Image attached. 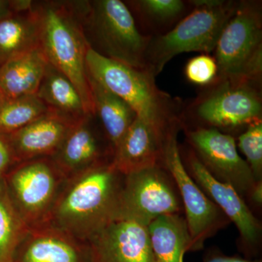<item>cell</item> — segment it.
Returning a JSON list of instances; mask_svg holds the SVG:
<instances>
[{"label": "cell", "mask_w": 262, "mask_h": 262, "mask_svg": "<svg viewBox=\"0 0 262 262\" xmlns=\"http://www.w3.org/2000/svg\"><path fill=\"white\" fill-rule=\"evenodd\" d=\"M123 177L110 160L66 181L47 223L87 244L113 218Z\"/></svg>", "instance_id": "cell-1"}, {"label": "cell", "mask_w": 262, "mask_h": 262, "mask_svg": "<svg viewBox=\"0 0 262 262\" xmlns=\"http://www.w3.org/2000/svg\"><path fill=\"white\" fill-rule=\"evenodd\" d=\"M39 46L48 63L67 76L80 93L88 113L94 115L86 56L91 44L84 29L82 1L36 3Z\"/></svg>", "instance_id": "cell-2"}, {"label": "cell", "mask_w": 262, "mask_h": 262, "mask_svg": "<svg viewBox=\"0 0 262 262\" xmlns=\"http://www.w3.org/2000/svg\"><path fill=\"white\" fill-rule=\"evenodd\" d=\"M86 67L89 75L128 103L138 117L165 132L182 125L183 103L160 90L150 71L110 59L91 46L86 56Z\"/></svg>", "instance_id": "cell-3"}, {"label": "cell", "mask_w": 262, "mask_h": 262, "mask_svg": "<svg viewBox=\"0 0 262 262\" xmlns=\"http://www.w3.org/2000/svg\"><path fill=\"white\" fill-rule=\"evenodd\" d=\"M262 82L216 78L183 104L182 125L214 128L233 136L262 120Z\"/></svg>", "instance_id": "cell-4"}, {"label": "cell", "mask_w": 262, "mask_h": 262, "mask_svg": "<svg viewBox=\"0 0 262 262\" xmlns=\"http://www.w3.org/2000/svg\"><path fill=\"white\" fill-rule=\"evenodd\" d=\"M192 10L170 32L150 39L146 69L157 77L176 56L184 53L211 54L221 32L235 11L237 0H189Z\"/></svg>", "instance_id": "cell-5"}, {"label": "cell", "mask_w": 262, "mask_h": 262, "mask_svg": "<svg viewBox=\"0 0 262 262\" xmlns=\"http://www.w3.org/2000/svg\"><path fill=\"white\" fill-rule=\"evenodd\" d=\"M213 53L217 78L262 82L261 1L239 0Z\"/></svg>", "instance_id": "cell-6"}, {"label": "cell", "mask_w": 262, "mask_h": 262, "mask_svg": "<svg viewBox=\"0 0 262 262\" xmlns=\"http://www.w3.org/2000/svg\"><path fill=\"white\" fill-rule=\"evenodd\" d=\"M84 29L102 56L134 68L146 69L151 37L141 34L130 10L121 0L82 2Z\"/></svg>", "instance_id": "cell-7"}, {"label": "cell", "mask_w": 262, "mask_h": 262, "mask_svg": "<svg viewBox=\"0 0 262 262\" xmlns=\"http://www.w3.org/2000/svg\"><path fill=\"white\" fill-rule=\"evenodd\" d=\"M3 179L12 203L29 228L47 223L67 181L51 158L17 164Z\"/></svg>", "instance_id": "cell-8"}, {"label": "cell", "mask_w": 262, "mask_h": 262, "mask_svg": "<svg viewBox=\"0 0 262 262\" xmlns=\"http://www.w3.org/2000/svg\"><path fill=\"white\" fill-rule=\"evenodd\" d=\"M178 189L162 165L124 176L113 218L127 219L147 226L165 215L180 214Z\"/></svg>", "instance_id": "cell-9"}, {"label": "cell", "mask_w": 262, "mask_h": 262, "mask_svg": "<svg viewBox=\"0 0 262 262\" xmlns=\"http://www.w3.org/2000/svg\"><path fill=\"white\" fill-rule=\"evenodd\" d=\"M180 125L172 127L164 143L163 165L173 179L182 206L191 237L190 251L203 247L205 241L222 223V211L219 209L194 182L183 163L178 142Z\"/></svg>", "instance_id": "cell-10"}, {"label": "cell", "mask_w": 262, "mask_h": 262, "mask_svg": "<svg viewBox=\"0 0 262 262\" xmlns=\"http://www.w3.org/2000/svg\"><path fill=\"white\" fill-rule=\"evenodd\" d=\"M191 149L207 170L241 196H249L256 181L237 151L235 138L214 128L182 125Z\"/></svg>", "instance_id": "cell-11"}, {"label": "cell", "mask_w": 262, "mask_h": 262, "mask_svg": "<svg viewBox=\"0 0 262 262\" xmlns=\"http://www.w3.org/2000/svg\"><path fill=\"white\" fill-rule=\"evenodd\" d=\"M184 155L182 158L187 171L222 213L235 225L246 252L253 255L259 243L261 225L243 196L232 186L215 179L191 148Z\"/></svg>", "instance_id": "cell-12"}, {"label": "cell", "mask_w": 262, "mask_h": 262, "mask_svg": "<svg viewBox=\"0 0 262 262\" xmlns=\"http://www.w3.org/2000/svg\"><path fill=\"white\" fill-rule=\"evenodd\" d=\"M89 262H155L147 226L115 217L87 243Z\"/></svg>", "instance_id": "cell-13"}, {"label": "cell", "mask_w": 262, "mask_h": 262, "mask_svg": "<svg viewBox=\"0 0 262 262\" xmlns=\"http://www.w3.org/2000/svg\"><path fill=\"white\" fill-rule=\"evenodd\" d=\"M13 262H89V248L86 243L46 223L29 229Z\"/></svg>", "instance_id": "cell-14"}, {"label": "cell", "mask_w": 262, "mask_h": 262, "mask_svg": "<svg viewBox=\"0 0 262 262\" xmlns=\"http://www.w3.org/2000/svg\"><path fill=\"white\" fill-rule=\"evenodd\" d=\"M94 115L76 122L51 159L66 180L113 158L95 129Z\"/></svg>", "instance_id": "cell-15"}, {"label": "cell", "mask_w": 262, "mask_h": 262, "mask_svg": "<svg viewBox=\"0 0 262 262\" xmlns=\"http://www.w3.org/2000/svg\"><path fill=\"white\" fill-rule=\"evenodd\" d=\"M78 120L50 110L27 126L6 136L17 163L52 158Z\"/></svg>", "instance_id": "cell-16"}, {"label": "cell", "mask_w": 262, "mask_h": 262, "mask_svg": "<svg viewBox=\"0 0 262 262\" xmlns=\"http://www.w3.org/2000/svg\"><path fill=\"white\" fill-rule=\"evenodd\" d=\"M168 132L136 117L113 151L112 163L122 175L163 165L164 143Z\"/></svg>", "instance_id": "cell-17"}, {"label": "cell", "mask_w": 262, "mask_h": 262, "mask_svg": "<svg viewBox=\"0 0 262 262\" xmlns=\"http://www.w3.org/2000/svg\"><path fill=\"white\" fill-rule=\"evenodd\" d=\"M48 61L40 46L0 65V91L6 99L37 94Z\"/></svg>", "instance_id": "cell-18"}, {"label": "cell", "mask_w": 262, "mask_h": 262, "mask_svg": "<svg viewBox=\"0 0 262 262\" xmlns=\"http://www.w3.org/2000/svg\"><path fill=\"white\" fill-rule=\"evenodd\" d=\"M141 34L156 37L170 32L192 10L189 0H127Z\"/></svg>", "instance_id": "cell-19"}, {"label": "cell", "mask_w": 262, "mask_h": 262, "mask_svg": "<svg viewBox=\"0 0 262 262\" xmlns=\"http://www.w3.org/2000/svg\"><path fill=\"white\" fill-rule=\"evenodd\" d=\"M147 228L155 262H184V255L191 248L185 218L179 213L163 215Z\"/></svg>", "instance_id": "cell-20"}, {"label": "cell", "mask_w": 262, "mask_h": 262, "mask_svg": "<svg viewBox=\"0 0 262 262\" xmlns=\"http://www.w3.org/2000/svg\"><path fill=\"white\" fill-rule=\"evenodd\" d=\"M89 80L94 116L98 117L101 122L114 151L137 115L128 103L90 75Z\"/></svg>", "instance_id": "cell-21"}, {"label": "cell", "mask_w": 262, "mask_h": 262, "mask_svg": "<svg viewBox=\"0 0 262 262\" xmlns=\"http://www.w3.org/2000/svg\"><path fill=\"white\" fill-rule=\"evenodd\" d=\"M36 95L50 110L75 120L92 115L86 110L75 84L50 63Z\"/></svg>", "instance_id": "cell-22"}, {"label": "cell", "mask_w": 262, "mask_h": 262, "mask_svg": "<svg viewBox=\"0 0 262 262\" xmlns=\"http://www.w3.org/2000/svg\"><path fill=\"white\" fill-rule=\"evenodd\" d=\"M38 46L39 23L34 7L31 11L0 20V65Z\"/></svg>", "instance_id": "cell-23"}, {"label": "cell", "mask_w": 262, "mask_h": 262, "mask_svg": "<svg viewBox=\"0 0 262 262\" xmlns=\"http://www.w3.org/2000/svg\"><path fill=\"white\" fill-rule=\"evenodd\" d=\"M29 227L22 220L0 180V262H13L15 251Z\"/></svg>", "instance_id": "cell-24"}, {"label": "cell", "mask_w": 262, "mask_h": 262, "mask_svg": "<svg viewBox=\"0 0 262 262\" xmlns=\"http://www.w3.org/2000/svg\"><path fill=\"white\" fill-rule=\"evenodd\" d=\"M49 110L36 94L6 99L0 108V134H13Z\"/></svg>", "instance_id": "cell-25"}, {"label": "cell", "mask_w": 262, "mask_h": 262, "mask_svg": "<svg viewBox=\"0 0 262 262\" xmlns=\"http://www.w3.org/2000/svg\"><path fill=\"white\" fill-rule=\"evenodd\" d=\"M237 145L256 182L261 181L262 120L253 122L239 134Z\"/></svg>", "instance_id": "cell-26"}, {"label": "cell", "mask_w": 262, "mask_h": 262, "mask_svg": "<svg viewBox=\"0 0 262 262\" xmlns=\"http://www.w3.org/2000/svg\"><path fill=\"white\" fill-rule=\"evenodd\" d=\"M184 72L189 83L203 89L216 80L218 67L213 55L202 53L187 62Z\"/></svg>", "instance_id": "cell-27"}, {"label": "cell", "mask_w": 262, "mask_h": 262, "mask_svg": "<svg viewBox=\"0 0 262 262\" xmlns=\"http://www.w3.org/2000/svg\"><path fill=\"white\" fill-rule=\"evenodd\" d=\"M17 164L8 138L0 134V180Z\"/></svg>", "instance_id": "cell-28"}, {"label": "cell", "mask_w": 262, "mask_h": 262, "mask_svg": "<svg viewBox=\"0 0 262 262\" xmlns=\"http://www.w3.org/2000/svg\"><path fill=\"white\" fill-rule=\"evenodd\" d=\"M248 198L254 204L261 206L262 203V183L261 181L256 182Z\"/></svg>", "instance_id": "cell-29"}, {"label": "cell", "mask_w": 262, "mask_h": 262, "mask_svg": "<svg viewBox=\"0 0 262 262\" xmlns=\"http://www.w3.org/2000/svg\"><path fill=\"white\" fill-rule=\"evenodd\" d=\"M15 14L12 9L10 0H0V20Z\"/></svg>", "instance_id": "cell-30"}, {"label": "cell", "mask_w": 262, "mask_h": 262, "mask_svg": "<svg viewBox=\"0 0 262 262\" xmlns=\"http://www.w3.org/2000/svg\"><path fill=\"white\" fill-rule=\"evenodd\" d=\"M209 262H261V261L237 257V256H218V257L212 258Z\"/></svg>", "instance_id": "cell-31"}, {"label": "cell", "mask_w": 262, "mask_h": 262, "mask_svg": "<svg viewBox=\"0 0 262 262\" xmlns=\"http://www.w3.org/2000/svg\"><path fill=\"white\" fill-rule=\"evenodd\" d=\"M5 100H6V98H5L4 95L2 94L1 91H0V108H1V106H3V104L4 103Z\"/></svg>", "instance_id": "cell-32"}]
</instances>
